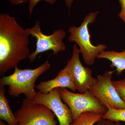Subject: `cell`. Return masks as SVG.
Returning <instances> with one entry per match:
<instances>
[{"label":"cell","instance_id":"cell-11","mask_svg":"<svg viewBox=\"0 0 125 125\" xmlns=\"http://www.w3.org/2000/svg\"><path fill=\"white\" fill-rule=\"evenodd\" d=\"M98 59H105L111 62L110 67L115 68L116 74L120 75L125 70V50L121 52L104 51L97 57Z\"/></svg>","mask_w":125,"mask_h":125},{"label":"cell","instance_id":"cell-18","mask_svg":"<svg viewBox=\"0 0 125 125\" xmlns=\"http://www.w3.org/2000/svg\"><path fill=\"white\" fill-rule=\"evenodd\" d=\"M96 125H115V122L102 118L96 123Z\"/></svg>","mask_w":125,"mask_h":125},{"label":"cell","instance_id":"cell-3","mask_svg":"<svg viewBox=\"0 0 125 125\" xmlns=\"http://www.w3.org/2000/svg\"><path fill=\"white\" fill-rule=\"evenodd\" d=\"M99 13L98 11L90 12L85 16L79 27L71 26L68 29L70 33L68 40L70 42H75L78 45L84 62L88 65H93L97 56L107 48L102 44L95 46L91 42L89 25L94 22Z\"/></svg>","mask_w":125,"mask_h":125},{"label":"cell","instance_id":"cell-8","mask_svg":"<svg viewBox=\"0 0 125 125\" xmlns=\"http://www.w3.org/2000/svg\"><path fill=\"white\" fill-rule=\"evenodd\" d=\"M32 100L36 103L45 105L51 109L57 117L59 125H71L73 122L70 108L66 104L62 102L59 88L47 94L37 92Z\"/></svg>","mask_w":125,"mask_h":125},{"label":"cell","instance_id":"cell-7","mask_svg":"<svg viewBox=\"0 0 125 125\" xmlns=\"http://www.w3.org/2000/svg\"><path fill=\"white\" fill-rule=\"evenodd\" d=\"M114 71H105L102 75H99L96 81L89 86V90L108 109H123L125 104L118 95L112 82Z\"/></svg>","mask_w":125,"mask_h":125},{"label":"cell","instance_id":"cell-1","mask_svg":"<svg viewBox=\"0 0 125 125\" xmlns=\"http://www.w3.org/2000/svg\"><path fill=\"white\" fill-rule=\"evenodd\" d=\"M30 34L15 18L8 13L0 14V75L18 67L21 61L28 58Z\"/></svg>","mask_w":125,"mask_h":125},{"label":"cell","instance_id":"cell-14","mask_svg":"<svg viewBox=\"0 0 125 125\" xmlns=\"http://www.w3.org/2000/svg\"><path fill=\"white\" fill-rule=\"evenodd\" d=\"M103 118L108 119L113 121L125 122V108L123 109H115L109 108L104 114Z\"/></svg>","mask_w":125,"mask_h":125},{"label":"cell","instance_id":"cell-4","mask_svg":"<svg viewBox=\"0 0 125 125\" xmlns=\"http://www.w3.org/2000/svg\"><path fill=\"white\" fill-rule=\"evenodd\" d=\"M62 101L67 104L72 114L73 121L83 113L91 112L104 114L108 109L88 90L81 94L71 92L66 88H59Z\"/></svg>","mask_w":125,"mask_h":125},{"label":"cell","instance_id":"cell-17","mask_svg":"<svg viewBox=\"0 0 125 125\" xmlns=\"http://www.w3.org/2000/svg\"><path fill=\"white\" fill-rule=\"evenodd\" d=\"M121 6V10L118 16L120 19L125 23V0H118Z\"/></svg>","mask_w":125,"mask_h":125},{"label":"cell","instance_id":"cell-2","mask_svg":"<svg viewBox=\"0 0 125 125\" xmlns=\"http://www.w3.org/2000/svg\"><path fill=\"white\" fill-rule=\"evenodd\" d=\"M51 66L47 60L34 69H21L15 67L13 74L0 78V84L8 86L7 92L10 96L17 98L23 94L25 98L33 100L37 92L35 90L36 81Z\"/></svg>","mask_w":125,"mask_h":125},{"label":"cell","instance_id":"cell-10","mask_svg":"<svg viewBox=\"0 0 125 125\" xmlns=\"http://www.w3.org/2000/svg\"><path fill=\"white\" fill-rule=\"evenodd\" d=\"M36 88L42 93L47 94L57 88H68L73 92L77 90L74 83L71 71L66 64L64 69L61 70L55 78L52 79L40 82Z\"/></svg>","mask_w":125,"mask_h":125},{"label":"cell","instance_id":"cell-21","mask_svg":"<svg viewBox=\"0 0 125 125\" xmlns=\"http://www.w3.org/2000/svg\"><path fill=\"white\" fill-rule=\"evenodd\" d=\"M0 125H6V124H5L4 123V122H3V121H2L0 120Z\"/></svg>","mask_w":125,"mask_h":125},{"label":"cell","instance_id":"cell-16","mask_svg":"<svg viewBox=\"0 0 125 125\" xmlns=\"http://www.w3.org/2000/svg\"><path fill=\"white\" fill-rule=\"evenodd\" d=\"M44 1L50 5H53L57 0H29V2L28 9L29 10V15L30 18L32 14L34 9L39 1Z\"/></svg>","mask_w":125,"mask_h":125},{"label":"cell","instance_id":"cell-13","mask_svg":"<svg viewBox=\"0 0 125 125\" xmlns=\"http://www.w3.org/2000/svg\"><path fill=\"white\" fill-rule=\"evenodd\" d=\"M104 114L94 112L83 113L73 121L71 125H94L103 118Z\"/></svg>","mask_w":125,"mask_h":125},{"label":"cell","instance_id":"cell-9","mask_svg":"<svg viewBox=\"0 0 125 125\" xmlns=\"http://www.w3.org/2000/svg\"><path fill=\"white\" fill-rule=\"evenodd\" d=\"M73 49L72 56L68 61L67 64L70 69L77 90L82 94L89 89V86L95 82L96 78L92 76V70L84 67L81 63L79 57L80 51L76 44H74Z\"/></svg>","mask_w":125,"mask_h":125},{"label":"cell","instance_id":"cell-22","mask_svg":"<svg viewBox=\"0 0 125 125\" xmlns=\"http://www.w3.org/2000/svg\"><path fill=\"white\" fill-rule=\"evenodd\" d=\"M115 125H122L120 123V122H115Z\"/></svg>","mask_w":125,"mask_h":125},{"label":"cell","instance_id":"cell-6","mask_svg":"<svg viewBox=\"0 0 125 125\" xmlns=\"http://www.w3.org/2000/svg\"><path fill=\"white\" fill-rule=\"evenodd\" d=\"M18 125H57L55 115L49 108L25 98L15 112Z\"/></svg>","mask_w":125,"mask_h":125},{"label":"cell","instance_id":"cell-20","mask_svg":"<svg viewBox=\"0 0 125 125\" xmlns=\"http://www.w3.org/2000/svg\"><path fill=\"white\" fill-rule=\"evenodd\" d=\"M74 1V0H64L65 4L66 6L70 9Z\"/></svg>","mask_w":125,"mask_h":125},{"label":"cell","instance_id":"cell-19","mask_svg":"<svg viewBox=\"0 0 125 125\" xmlns=\"http://www.w3.org/2000/svg\"><path fill=\"white\" fill-rule=\"evenodd\" d=\"M8 0L11 5L14 6L25 4L29 2V0Z\"/></svg>","mask_w":125,"mask_h":125},{"label":"cell","instance_id":"cell-5","mask_svg":"<svg viewBox=\"0 0 125 125\" xmlns=\"http://www.w3.org/2000/svg\"><path fill=\"white\" fill-rule=\"evenodd\" d=\"M26 29L30 36L36 39V49L28 58L31 63L36 60L38 54L44 52L52 51L53 53L50 55H57L60 52L65 51L66 47L63 40L66 34L63 29L56 30L52 34L46 35L42 32L38 21H36L33 27Z\"/></svg>","mask_w":125,"mask_h":125},{"label":"cell","instance_id":"cell-15","mask_svg":"<svg viewBox=\"0 0 125 125\" xmlns=\"http://www.w3.org/2000/svg\"><path fill=\"white\" fill-rule=\"evenodd\" d=\"M118 95L125 104V78L119 80L112 81Z\"/></svg>","mask_w":125,"mask_h":125},{"label":"cell","instance_id":"cell-12","mask_svg":"<svg viewBox=\"0 0 125 125\" xmlns=\"http://www.w3.org/2000/svg\"><path fill=\"white\" fill-rule=\"evenodd\" d=\"M5 86L0 84V118L9 125H18L15 114L11 111L9 101L5 95Z\"/></svg>","mask_w":125,"mask_h":125}]
</instances>
